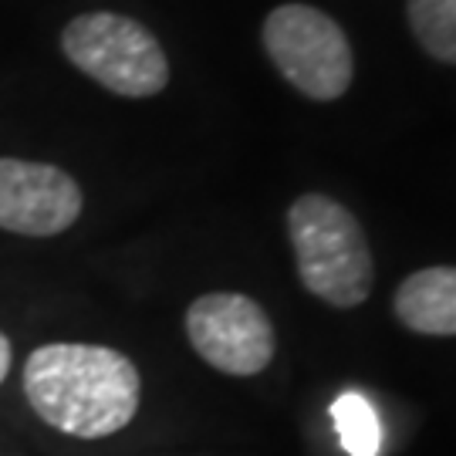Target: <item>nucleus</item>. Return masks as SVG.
<instances>
[{
  "instance_id": "f257e3e1",
  "label": "nucleus",
  "mask_w": 456,
  "mask_h": 456,
  "mask_svg": "<svg viewBox=\"0 0 456 456\" xmlns=\"http://www.w3.org/2000/svg\"><path fill=\"white\" fill-rule=\"evenodd\" d=\"M24 392L48 426L78 440H102L132 423L139 369L105 345L51 342L28 355Z\"/></svg>"
},
{
  "instance_id": "f03ea898",
  "label": "nucleus",
  "mask_w": 456,
  "mask_h": 456,
  "mask_svg": "<svg viewBox=\"0 0 456 456\" xmlns=\"http://www.w3.org/2000/svg\"><path fill=\"white\" fill-rule=\"evenodd\" d=\"M288 237L297 277L331 308H359L372 294L375 261L365 230L348 207L325 193H305L288 207Z\"/></svg>"
},
{
  "instance_id": "7ed1b4c3",
  "label": "nucleus",
  "mask_w": 456,
  "mask_h": 456,
  "mask_svg": "<svg viewBox=\"0 0 456 456\" xmlns=\"http://www.w3.org/2000/svg\"><path fill=\"white\" fill-rule=\"evenodd\" d=\"M61 51L71 65L112 95L152 98L169 85V61L159 37L135 17L92 11L68 20Z\"/></svg>"
},
{
  "instance_id": "20e7f679",
  "label": "nucleus",
  "mask_w": 456,
  "mask_h": 456,
  "mask_svg": "<svg viewBox=\"0 0 456 456\" xmlns=\"http://www.w3.org/2000/svg\"><path fill=\"white\" fill-rule=\"evenodd\" d=\"M264 51L311 102H335L352 88L355 58L338 20L311 4H281L264 20Z\"/></svg>"
},
{
  "instance_id": "39448f33",
  "label": "nucleus",
  "mask_w": 456,
  "mask_h": 456,
  "mask_svg": "<svg viewBox=\"0 0 456 456\" xmlns=\"http://www.w3.org/2000/svg\"><path fill=\"white\" fill-rule=\"evenodd\" d=\"M186 335L200 359L227 375H257L274 359V325L247 294L196 297L186 308Z\"/></svg>"
},
{
  "instance_id": "423d86ee",
  "label": "nucleus",
  "mask_w": 456,
  "mask_h": 456,
  "mask_svg": "<svg viewBox=\"0 0 456 456\" xmlns=\"http://www.w3.org/2000/svg\"><path fill=\"white\" fill-rule=\"evenodd\" d=\"M82 186L65 169L14 156L0 159V230L54 237L82 216Z\"/></svg>"
},
{
  "instance_id": "0eeeda50",
  "label": "nucleus",
  "mask_w": 456,
  "mask_h": 456,
  "mask_svg": "<svg viewBox=\"0 0 456 456\" xmlns=\"http://www.w3.org/2000/svg\"><path fill=\"white\" fill-rule=\"evenodd\" d=\"M395 318L416 335H456V267L409 274L392 297Z\"/></svg>"
},
{
  "instance_id": "6e6552de",
  "label": "nucleus",
  "mask_w": 456,
  "mask_h": 456,
  "mask_svg": "<svg viewBox=\"0 0 456 456\" xmlns=\"http://www.w3.org/2000/svg\"><path fill=\"white\" fill-rule=\"evenodd\" d=\"M406 17L429 58L456 65V0H406Z\"/></svg>"
},
{
  "instance_id": "1a4fd4ad",
  "label": "nucleus",
  "mask_w": 456,
  "mask_h": 456,
  "mask_svg": "<svg viewBox=\"0 0 456 456\" xmlns=\"http://www.w3.org/2000/svg\"><path fill=\"white\" fill-rule=\"evenodd\" d=\"M331 419L338 429L345 453L348 456H379L382 450V429L372 403L362 392H342L331 403Z\"/></svg>"
},
{
  "instance_id": "9d476101",
  "label": "nucleus",
  "mask_w": 456,
  "mask_h": 456,
  "mask_svg": "<svg viewBox=\"0 0 456 456\" xmlns=\"http://www.w3.org/2000/svg\"><path fill=\"white\" fill-rule=\"evenodd\" d=\"M7 372H11V342H7V335L0 331V382L7 379Z\"/></svg>"
}]
</instances>
